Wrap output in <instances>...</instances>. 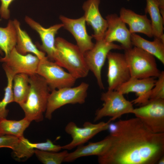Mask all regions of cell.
I'll use <instances>...</instances> for the list:
<instances>
[{"label":"cell","instance_id":"7402d4cb","mask_svg":"<svg viewBox=\"0 0 164 164\" xmlns=\"http://www.w3.org/2000/svg\"><path fill=\"white\" fill-rule=\"evenodd\" d=\"M146 0L145 11L150 17L153 37L160 38L164 42V19L160 13L158 2L156 0Z\"/></svg>","mask_w":164,"mask_h":164},{"label":"cell","instance_id":"d4e9b609","mask_svg":"<svg viewBox=\"0 0 164 164\" xmlns=\"http://www.w3.org/2000/svg\"><path fill=\"white\" fill-rule=\"evenodd\" d=\"M29 87V75L24 73L15 75L12 83L14 102L19 105L24 103L26 99Z\"/></svg>","mask_w":164,"mask_h":164},{"label":"cell","instance_id":"9c48e42d","mask_svg":"<svg viewBox=\"0 0 164 164\" xmlns=\"http://www.w3.org/2000/svg\"><path fill=\"white\" fill-rule=\"evenodd\" d=\"M132 114L152 132L164 133V99L150 100L134 108Z\"/></svg>","mask_w":164,"mask_h":164},{"label":"cell","instance_id":"603a6c76","mask_svg":"<svg viewBox=\"0 0 164 164\" xmlns=\"http://www.w3.org/2000/svg\"><path fill=\"white\" fill-rule=\"evenodd\" d=\"M30 123L25 117L19 121L0 119V136L8 135L21 138Z\"/></svg>","mask_w":164,"mask_h":164},{"label":"cell","instance_id":"44dd1931","mask_svg":"<svg viewBox=\"0 0 164 164\" xmlns=\"http://www.w3.org/2000/svg\"><path fill=\"white\" fill-rule=\"evenodd\" d=\"M13 21L17 33L15 48L18 52L23 55L32 53L40 60L48 58L45 53L38 50L27 32L21 29L19 22L16 19Z\"/></svg>","mask_w":164,"mask_h":164},{"label":"cell","instance_id":"52a82bcc","mask_svg":"<svg viewBox=\"0 0 164 164\" xmlns=\"http://www.w3.org/2000/svg\"><path fill=\"white\" fill-rule=\"evenodd\" d=\"M36 73L44 78L50 91L73 87L77 80L55 62L48 58L40 60Z\"/></svg>","mask_w":164,"mask_h":164},{"label":"cell","instance_id":"4fadbf2b","mask_svg":"<svg viewBox=\"0 0 164 164\" xmlns=\"http://www.w3.org/2000/svg\"><path fill=\"white\" fill-rule=\"evenodd\" d=\"M107 28L104 39L109 43H119L123 50H125L133 47L131 35L126 24L116 14H111L106 17Z\"/></svg>","mask_w":164,"mask_h":164},{"label":"cell","instance_id":"8992f818","mask_svg":"<svg viewBox=\"0 0 164 164\" xmlns=\"http://www.w3.org/2000/svg\"><path fill=\"white\" fill-rule=\"evenodd\" d=\"M123 95L116 90H108L103 93L101 99L104 103L102 108L96 111L94 121L106 117H111L109 120L111 121L125 114L132 113L134 109L133 104Z\"/></svg>","mask_w":164,"mask_h":164},{"label":"cell","instance_id":"7c38bea8","mask_svg":"<svg viewBox=\"0 0 164 164\" xmlns=\"http://www.w3.org/2000/svg\"><path fill=\"white\" fill-rule=\"evenodd\" d=\"M107 59L108 90H116L131 77L129 67L124 54L110 51Z\"/></svg>","mask_w":164,"mask_h":164},{"label":"cell","instance_id":"6da1fadb","mask_svg":"<svg viewBox=\"0 0 164 164\" xmlns=\"http://www.w3.org/2000/svg\"><path fill=\"white\" fill-rule=\"evenodd\" d=\"M111 146L100 164H155L164 155V133L151 131L136 117L114 124Z\"/></svg>","mask_w":164,"mask_h":164},{"label":"cell","instance_id":"5b68a950","mask_svg":"<svg viewBox=\"0 0 164 164\" xmlns=\"http://www.w3.org/2000/svg\"><path fill=\"white\" fill-rule=\"evenodd\" d=\"M89 86L88 84L82 82L75 87H63L51 91L48 98L45 118L51 119L53 112L64 105L84 103Z\"/></svg>","mask_w":164,"mask_h":164},{"label":"cell","instance_id":"8fae6325","mask_svg":"<svg viewBox=\"0 0 164 164\" xmlns=\"http://www.w3.org/2000/svg\"><path fill=\"white\" fill-rule=\"evenodd\" d=\"M40 61L35 55L19 53L15 47L7 56L0 59V61L4 63L3 68L8 70L15 75L24 73L30 76L36 74Z\"/></svg>","mask_w":164,"mask_h":164},{"label":"cell","instance_id":"ba28073f","mask_svg":"<svg viewBox=\"0 0 164 164\" xmlns=\"http://www.w3.org/2000/svg\"><path fill=\"white\" fill-rule=\"evenodd\" d=\"M112 50H123L121 45L109 43L103 39L96 40L93 47L84 54V59L89 70L94 74L98 85L101 89H104L101 77V70L107 55Z\"/></svg>","mask_w":164,"mask_h":164},{"label":"cell","instance_id":"7a4b0ae2","mask_svg":"<svg viewBox=\"0 0 164 164\" xmlns=\"http://www.w3.org/2000/svg\"><path fill=\"white\" fill-rule=\"evenodd\" d=\"M29 83L26 99L19 105L24 112L25 118L31 122H39L43 120L50 91L44 78L36 73L29 76Z\"/></svg>","mask_w":164,"mask_h":164},{"label":"cell","instance_id":"1f68e13d","mask_svg":"<svg viewBox=\"0 0 164 164\" xmlns=\"http://www.w3.org/2000/svg\"><path fill=\"white\" fill-rule=\"evenodd\" d=\"M156 1L158 3L160 13L164 19V0H156Z\"/></svg>","mask_w":164,"mask_h":164},{"label":"cell","instance_id":"4316f807","mask_svg":"<svg viewBox=\"0 0 164 164\" xmlns=\"http://www.w3.org/2000/svg\"><path fill=\"white\" fill-rule=\"evenodd\" d=\"M34 153L38 159L43 164H60L64 162L69 152L66 150L58 152L35 149Z\"/></svg>","mask_w":164,"mask_h":164},{"label":"cell","instance_id":"4dcf8cb0","mask_svg":"<svg viewBox=\"0 0 164 164\" xmlns=\"http://www.w3.org/2000/svg\"><path fill=\"white\" fill-rule=\"evenodd\" d=\"M1 5L0 8V15L5 19H8L10 17L9 5L14 0H0Z\"/></svg>","mask_w":164,"mask_h":164},{"label":"cell","instance_id":"30bf717a","mask_svg":"<svg viewBox=\"0 0 164 164\" xmlns=\"http://www.w3.org/2000/svg\"><path fill=\"white\" fill-rule=\"evenodd\" d=\"M111 121H101L93 124L89 121L84 122L82 128L78 127L73 121L69 122L65 126V130L72 138L69 143L62 146V149L70 150L83 145L98 133L109 129Z\"/></svg>","mask_w":164,"mask_h":164},{"label":"cell","instance_id":"ffe728a7","mask_svg":"<svg viewBox=\"0 0 164 164\" xmlns=\"http://www.w3.org/2000/svg\"><path fill=\"white\" fill-rule=\"evenodd\" d=\"M133 46L140 48L157 58L164 64V42L154 37V40H148L135 33L131 34Z\"/></svg>","mask_w":164,"mask_h":164},{"label":"cell","instance_id":"83f0119b","mask_svg":"<svg viewBox=\"0 0 164 164\" xmlns=\"http://www.w3.org/2000/svg\"><path fill=\"white\" fill-rule=\"evenodd\" d=\"M22 139L26 145L33 149L52 152H58L62 149V146L54 144L50 139H48L46 142L37 143H32L24 137Z\"/></svg>","mask_w":164,"mask_h":164},{"label":"cell","instance_id":"e0dca14e","mask_svg":"<svg viewBox=\"0 0 164 164\" xmlns=\"http://www.w3.org/2000/svg\"><path fill=\"white\" fill-rule=\"evenodd\" d=\"M25 20L26 23L39 34L42 42L41 48L47 54L48 59L54 61L56 51L55 37L58 30L63 27V24H55L46 28L28 16L26 17Z\"/></svg>","mask_w":164,"mask_h":164},{"label":"cell","instance_id":"f546056e","mask_svg":"<svg viewBox=\"0 0 164 164\" xmlns=\"http://www.w3.org/2000/svg\"><path fill=\"white\" fill-rule=\"evenodd\" d=\"M20 141V138L15 136L8 135L0 136V148H8L13 151L16 148Z\"/></svg>","mask_w":164,"mask_h":164},{"label":"cell","instance_id":"cb8c5ba5","mask_svg":"<svg viewBox=\"0 0 164 164\" xmlns=\"http://www.w3.org/2000/svg\"><path fill=\"white\" fill-rule=\"evenodd\" d=\"M17 33L13 21L9 20L7 26L0 27V49L7 56L16 44Z\"/></svg>","mask_w":164,"mask_h":164},{"label":"cell","instance_id":"d6986e66","mask_svg":"<svg viewBox=\"0 0 164 164\" xmlns=\"http://www.w3.org/2000/svg\"><path fill=\"white\" fill-rule=\"evenodd\" d=\"M111 142V138L109 135L101 141L94 142H90L85 145L79 146L75 151L68 153L64 162H72L79 158L84 156H101L108 151Z\"/></svg>","mask_w":164,"mask_h":164},{"label":"cell","instance_id":"ac0fdd59","mask_svg":"<svg viewBox=\"0 0 164 164\" xmlns=\"http://www.w3.org/2000/svg\"><path fill=\"white\" fill-rule=\"evenodd\" d=\"M119 14L121 20L128 25L131 34L138 32L150 38L153 37L151 20L146 14L139 15L125 7L121 8Z\"/></svg>","mask_w":164,"mask_h":164},{"label":"cell","instance_id":"9a60e30c","mask_svg":"<svg viewBox=\"0 0 164 164\" xmlns=\"http://www.w3.org/2000/svg\"><path fill=\"white\" fill-rule=\"evenodd\" d=\"M59 19L63 25V27L73 35L77 46L83 54L93 47L94 44L92 40L93 38L87 33L84 16L78 19H72L61 15Z\"/></svg>","mask_w":164,"mask_h":164},{"label":"cell","instance_id":"836d02e7","mask_svg":"<svg viewBox=\"0 0 164 164\" xmlns=\"http://www.w3.org/2000/svg\"><path fill=\"white\" fill-rule=\"evenodd\" d=\"M0 53L1 54H2V50L0 49Z\"/></svg>","mask_w":164,"mask_h":164},{"label":"cell","instance_id":"5bb4252c","mask_svg":"<svg viewBox=\"0 0 164 164\" xmlns=\"http://www.w3.org/2000/svg\"><path fill=\"white\" fill-rule=\"evenodd\" d=\"M156 80L153 77L142 79L131 77L116 90L123 95L130 92L135 93L137 97L132 102L142 105L149 100L151 90Z\"/></svg>","mask_w":164,"mask_h":164},{"label":"cell","instance_id":"2e32d148","mask_svg":"<svg viewBox=\"0 0 164 164\" xmlns=\"http://www.w3.org/2000/svg\"><path fill=\"white\" fill-rule=\"evenodd\" d=\"M100 0H87L82 5L86 22L91 26L94 30L93 38L96 40L103 39L107 28V21L101 16L99 7Z\"/></svg>","mask_w":164,"mask_h":164},{"label":"cell","instance_id":"d6a6232c","mask_svg":"<svg viewBox=\"0 0 164 164\" xmlns=\"http://www.w3.org/2000/svg\"><path fill=\"white\" fill-rule=\"evenodd\" d=\"M157 164H164V155L162 156L159 160Z\"/></svg>","mask_w":164,"mask_h":164},{"label":"cell","instance_id":"484cf974","mask_svg":"<svg viewBox=\"0 0 164 164\" xmlns=\"http://www.w3.org/2000/svg\"><path fill=\"white\" fill-rule=\"evenodd\" d=\"M4 70L6 76L7 83L5 89L4 97L0 101V119L6 118L9 111L6 107L8 104L14 102L12 83L15 75L6 69H4Z\"/></svg>","mask_w":164,"mask_h":164},{"label":"cell","instance_id":"277c9868","mask_svg":"<svg viewBox=\"0 0 164 164\" xmlns=\"http://www.w3.org/2000/svg\"><path fill=\"white\" fill-rule=\"evenodd\" d=\"M124 54L131 77L142 79L159 76L161 71L152 55L135 46L124 50Z\"/></svg>","mask_w":164,"mask_h":164},{"label":"cell","instance_id":"3957f363","mask_svg":"<svg viewBox=\"0 0 164 164\" xmlns=\"http://www.w3.org/2000/svg\"><path fill=\"white\" fill-rule=\"evenodd\" d=\"M55 62L67 70L77 79L87 76L90 70L84 55L77 45L58 37L55 39Z\"/></svg>","mask_w":164,"mask_h":164},{"label":"cell","instance_id":"f1b7e54d","mask_svg":"<svg viewBox=\"0 0 164 164\" xmlns=\"http://www.w3.org/2000/svg\"><path fill=\"white\" fill-rule=\"evenodd\" d=\"M151 90L150 100L164 99V72L161 71Z\"/></svg>","mask_w":164,"mask_h":164}]
</instances>
